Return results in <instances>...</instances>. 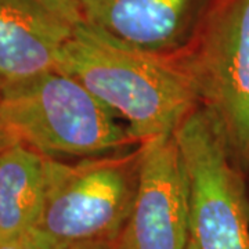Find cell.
<instances>
[{
    "mask_svg": "<svg viewBox=\"0 0 249 249\" xmlns=\"http://www.w3.org/2000/svg\"><path fill=\"white\" fill-rule=\"evenodd\" d=\"M175 137L190 187L187 249H249L245 181L213 119L196 108Z\"/></svg>",
    "mask_w": 249,
    "mask_h": 249,
    "instance_id": "obj_4",
    "label": "cell"
},
{
    "mask_svg": "<svg viewBox=\"0 0 249 249\" xmlns=\"http://www.w3.org/2000/svg\"><path fill=\"white\" fill-rule=\"evenodd\" d=\"M86 21L154 53L188 43L208 0H76Z\"/></svg>",
    "mask_w": 249,
    "mask_h": 249,
    "instance_id": "obj_8",
    "label": "cell"
},
{
    "mask_svg": "<svg viewBox=\"0 0 249 249\" xmlns=\"http://www.w3.org/2000/svg\"><path fill=\"white\" fill-rule=\"evenodd\" d=\"M139 162L140 147L72 163L47 158L36 230L58 249L118 241L132 212Z\"/></svg>",
    "mask_w": 249,
    "mask_h": 249,
    "instance_id": "obj_3",
    "label": "cell"
},
{
    "mask_svg": "<svg viewBox=\"0 0 249 249\" xmlns=\"http://www.w3.org/2000/svg\"><path fill=\"white\" fill-rule=\"evenodd\" d=\"M178 61L234 160L249 168V0H223Z\"/></svg>",
    "mask_w": 249,
    "mask_h": 249,
    "instance_id": "obj_5",
    "label": "cell"
},
{
    "mask_svg": "<svg viewBox=\"0 0 249 249\" xmlns=\"http://www.w3.org/2000/svg\"><path fill=\"white\" fill-rule=\"evenodd\" d=\"M82 18L76 0H0V82L55 70Z\"/></svg>",
    "mask_w": 249,
    "mask_h": 249,
    "instance_id": "obj_7",
    "label": "cell"
},
{
    "mask_svg": "<svg viewBox=\"0 0 249 249\" xmlns=\"http://www.w3.org/2000/svg\"><path fill=\"white\" fill-rule=\"evenodd\" d=\"M0 249H58L36 229L14 238L0 240Z\"/></svg>",
    "mask_w": 249,
    "mask_h": 249,
    "instance_id": "obj_10",
    "label": "cell"
},
{
    "mask_svg": "<svg viewBox=\"0 0 249 249\" xmlns=\"http://www.w3.org/2000/svg\"><path fill=\"white\" fill-rule=\"evenodd\" d=\"M73 249H121L118 241H111V242H96V244H88V245H82L76 247Z\"/></svg>",
    "mask_w": 249,
    "mask_h": 249,
    "instance_id": "obj_11",
    "label": "cell"
},
{
    "mask_svg": "<svg viewBox=\"0 0 249 249\" xmlns=\"http://www.w3.org/2000/svg\"><path fill=\"white\" fill-rule=\"evenodd\" d=\"M188 212V178L175 133L142 142L136 196L119 248L187 249Z\"/></svg>",
    "mask_w": 249,
    "mask_h": 249,
    "instance_id": "obj_6",
    "label": "cell"
},
{
    "mask_svg": "<svg viewBox=\"0 0 249 249\" xmlns=\"http://www.w3.org/2000/svg\"><path fill=\"white\" fill-rule=\"evenodd\" d=\"M46 162L22 144L0 148V240L36 229L45 206Z\"/></svg>",
    "mask_w": 249,
    "mask_h": 249,
    "instance_id": "obj_9",
    "label": "cell"
},
{
    "mask_svg": "<svg viewBox=\"0 0 249 249\" xmlns=\"http://www.w3.org/2000/svg\"><path fill=\"white\" fill-rule=\"evenodd\" d=\"M136 142L82 83L57 70L0 82V148L22 144L47 158L83 160Z\"/></svg>",
    "mask_w": 249,
    "mask_h": 249,
    "instance_id": "obj_2",
    "label": "cell"
},
{
    "mask_svg": "<svg viewBox=\"0 0 249 249\" xmlns=\"http://www.w3.org/2000/svg\"><path fill=\"white\" fill-rule=\"evenodd\" d=\"M55 70L124 119L140 144L175 133L199 103L178 58L144 50L85 18L62 47Z\"/></svg>",
    "mask_w": 249,
    "mask_h": 249,
    "instance_id": "obj_1",
    "label": "cell"
}]
</instances>
